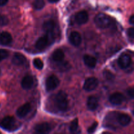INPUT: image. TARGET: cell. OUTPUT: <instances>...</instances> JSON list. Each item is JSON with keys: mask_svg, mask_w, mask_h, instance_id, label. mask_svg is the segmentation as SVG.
Here are the masks:
<instances>
[{"mask_svg": "<svg viewBox=\"0 0 134 134\" xmlns=\"http://www.w3.org/2000/svg\"><path fill=\"white\" fill-rule=\"evenodd\" d=\"M34 65L35 68L41 70L43 68L44 64L40 58H35L34 60Z\"/></svg>", "mask_w": 134, "mask_h": 134, "instance_id": "603a6c76", "label": "cell"}, {"mask_svg": "<svg viewBox=\"0 0 134 134\" xmlns=\"http://www.w3.org/2000/svg\"><path fill=\"white\" fill-rule=\"evenodd\" d=\"M99 84L98 79L95 77H89L85 81L84 84V89L86 91H92L97 88Z\"/></svg>", "mask_w": 134, "mask_h": 134, "instance_id": "8992f818", "label": "cell"}, {"mask_svg": "<svg viewBox=\"0 0 134 134\" xmlns=\"http://www.w3.org/2000/svg\"><path fill=\"white\" fill-rule=\"evenodd\" d=\"M98 99L94 96H92L88 98L87 100V107L90 111H94L98 107Z\"/></svg>", "mask_w": 134, "mask_h": 134, "instance_id": "e0dca14e", "label": "cell"}, {"mask_svg": "<svg viewBox=\"0 0 134 134\" xmlns=\"http://www.w3.org/2000/svg\"><path fill=\"white\" fill-rule=\"evenodd\" d=\"M13 41L11 35L9 32L3 31L0 34V44L3 46L9 45Z\"/></svg>", "mask_w": 134, "mask_h": 134, "instance_id": "4fadbf2b", "label": "cell"}, {"mask_svg": "<svg viewBox=\"0 0 134 134\" xmlns=\"http://www.w3.org/2000/svg\"><path fill=\"white\" fill-rule=\"evenodd\" d=\"M95 23L99 28H107L111 26V19L107 14L104 13H99L96 16Z\"/></svg>", "mask_w": 134, "mask_h": 134, "instance_id": "7a4b0ae2", "label": "cell"}, {"mask_svg": "<svg viewBox=\"0 0 134 134\" xmlns=\"http://www.w3.org/2000/svg\"><path fill=\"white\" fill-rule=\"evenodd\" d=\"M75 20L78 24H85L88 20V14L85 10H81L76 14Z\"/></svg>", "mask_w": 134, "mask_h": 134, "instance_id": "ba28073f", "label": "cell"}, {"mask_svg": "<svg viewBox=\"0 0 134 134\" xmlns=\"http://www.w3.org/2000/svg\"><path fill=\"white\" fill-rule=\"evenodd\" d=\"M8 22H9V21H8V19L7 17H5V16L0 14V26H5V25L7 24Z\"/></svg>", "mask_w": 134, "mask_h": 134, "instance_id": "484cf974", "label": "cell"}, {"mask_svg": "<svg viewBox=\"0 0 134 134\" xmlns=\"http://www.w3.org/2000/svg\"><path fill=\"white\" fill-rule=\"evenodd\" d=\"M8 2V0H0V6L5 5Z\"/></svg>", "mask_w": 134, "mask_h": 134, "instance_id": "f1b7e54d", "label": "cell"}, {"mask_svg": "<svg viewBox=\"0 0 134 134\" xmlns=\"http://www.w3.org/2000/svg\"><path fill=\"white\" fill-rule=\"evenodd\" d=\"M34 80L32 76L27 75H26L22 79L21 85H22V88L24 89H25V90H29V89L31 88L32 86L34 85Z\"/></svg>", "mask_w": 134, "mask_h": 134, "instance_id": "5bb4252c", "label": "cell"}, {"mask_svg": "<svg viewBox=\"0 0 134 134\" xmlns=\"http://www.w3.org/2000/svg\"><path fill=\"white\" fill-rule=\"evenodd\" d=\"M0 126L5 130L12 131L17 128V123L14 117L7 116L1 120L0 122Z\"/></svg>", "mask_w": 134, "mask_h": 134, "instance_id": "3957f363", "label": "cell"}, {"mask_svg": "<svg viewBox=\"0 0 134 134\" xmlns=\"http://www.w3.org/2000/svg\"><path fill=\"white\" fill-rule=\"evenodd\" d=\"M60 80L56 76L52 75L46 81V89L47 91H52L56 89L60 85Z\"/></svg>", "mask_w": 134, "mask_h": 134, "instance_id": "277c9868", "label": "cell"}, {"mask_svg": "<svg viewBox=\"0 0 134 134\" xmlns=\"http://www.w3.org/2000/svg\"><path fill=\"white\" fill-rule=\"evenodd\" d=\"M54 101L56 107L59 111H62V112L67 111L69 102H68L67 94L64 92L60 91L57 94H56Z\"/></svg>", "mask_w": 134, "mask_h": 134, "instance_id": "6da1fadb", "label": "cell"}, {"mask_svg": "<svg viewBox=\"0 0 134 134\" xmlns=\"http://www.w3.org/2000/svg\"><path fill=\"white\" fill-rule=\"evenodd\" d=\"M79 127V120L78 119H75L71 122L70 124V127H69V130L71 132H77V130H78Z\"/></svg>", "mask_w": 134, "mask_h": 134, "instance_id": "7402d4cb", "label": "cell"}, {"mask_svg": "<svg viewBox=\"0 0 134 134\" xmlns=\"http://www.w3.org/2000/svg\"><path fill=\"white\" fill-rule=\"evenodd\" d=\"M127 35L129 37L130 39H131L132 41L133 40L134 38V28L133 27H130L128 30L127 31Z\"/></svg>", "mask_w": 134, "mask_h": 134, "instance_id": "4316f807", "label": "cell"}, {"mask_svg": "<svg viewBox=\"0 0 134 134\" xmlns=\"http://www.w3.org/2000/svg\"><path fill=\"white\" fill-rule=\"evenodd\" d=\"M8 56H9V52L7 50L0 49V62H1L4 59L7 58Z\"/></svg>", "mask_w": 134, "mask_h": 134, "instance_id": "cb8c5ba5", "label": "cell"}, {"mask_svg": "<svg viewBox=\"0 0 134 134\" xmlns=\"http://www.w3.org/2000/svg\"><path fill=\"white\" fill-rule=\"evenodd\" d=\"M56 24L53 20H47L43 24V30L47 33V35H52L55 29Z\"/></svg>", "mask_w": 134, "mask_h": 134, "instance_id": "9a60e30c", "label": "cell"}, {"mask_svg": "<svg viewBox=\"0 0 134 134\" xmlns=\"http://www.w3.org/2000/svg\"><path fill=\"white\" fill-rule=\"evenodd\" d=\"M52 59L56 62H61L64 59L65 55L61 49H57L52 54Z\"/></svg>", "mask_w": 134, "mask_h": 134, "instance_id": "ffe728a7", "label": "cell"}, {"mask_svg": "<svg viewBox=\"0 0 134 134\" xmlns=\"http://www.w3.org/2000/svg\"><path fill=\"white\" fill-rule=\"evenodd\" d=\"M124 99H125V98H124V95L119 92L114 93L109 97L110 102L112 104L116 105L122 104L124 101Z\"/></svg>", "mask_w": 134, "mask_h": 134, "instance_id": "30bf717a", "label": "cell"}, {"mask_svg": "<svg viewBox=\"0 0 134 134\" xmlns=\"http://www.w3.org/2000/svg\"><path fill=\"white\" fill-rule=\"evenodd\" d=\"M48 1H49L51 3H56L57 2V1H58L59 0H48Z\"/></svg>", "mask_w": 134, "mask_h": 134, "instance_id": "4dcf8cb0", "label": "cell"}, {"mask_svg": "<svg viewBox=\"0 0 134 134\" xmlns=\"http://www.w3.org/2000/svg\"><path fill=\"white\" fill-rule=\"evenodd\" d=\"M49 39L50 38L47 35H44L39 38L35 43V47L37 49L40 50V51L44 49L49 43Z\"/></svg>", "mask_w": 134, "mask_h": 134, "instance_id": "7c38bea8", "label": "cell"}, {"mask_svg": "<svg viewBox=\"0 0 134 134\" xmlns=\"http://www.w3.org/2000/svg\"><path fill=\"white\" fill-rule=\"evenodd\" d=\"M44 0H34V7L36 10H41L44 6Z\"/></svg>", "mask_w": 134, "mask_h": 134, "instance_id": "44dd1931", "label": "cell"}, {"mask_svg": "<svg viewBox=\"0 0 134 134\" xmlns=\"http://www.w3.org/2000/svg\"><path fill=\"white\" fill-rule=\"evenodd\" d=\"M84 62L85 65L90 68H94L96 65L97 60L93 56H90V55H85L83 58Z\"/></svg>", "mask_w": 134, "mask_h": 134, "instance_id": "d6986e66", "label": "cell"}, {"mask_svg": "<svg viewBox=\"0 0 134 134\" xmlns=\"http://www.w3.org/2000/svg\"><path fill=\"white\" fill-rule=\"evenodd\" d=\"M26 62V58L25 57V56H24L22 54L18 53V52L14 54L12 58V62L16 65H23Z\"/></svg>", "mask_w": 134, "mask_h": 134, "instance_id": "2e32d148", "label": "cell"}, {"mask_svg": "<svg viewBox=\"0 0 134 134\" xmlns=\"http://www.w3.org/2000/svg\"><path fill=\"white\" fill-rule=\"evenodd\" d=\"M71 44L75 47H79L82 43V37L80 34L77 31H73L71 33L69 37Z\"/></svg>", "mask_w": 134, "mask_h": 134, "instance_id": "9c48e42d", "label": "cell"}, {"mask_svg": "<svg viewBox=\"0 0 134 134\" xmlns=\"http://www.w3.org/2000/svg\"><path fill=\"white\" fill-rule=\"evenodd\" d=\"M98 126V123L97 122H94L92 124L91 126L89 127L88 129V133H94V132L96 131V130Z\"/></svg>", "mask_w": 134, "mask_h": 134, "instance_id": "d4e9b609", "label": "cell"}, {"mask_svg": "<svg viewBox=\"0 0 134 134\" xmlns=\"http://www.w3.org/2000/svg\"><path fill=\"white\" fill-rule=\"evenodd\" d=\"M31 109V105L30 103H27L25 104L22 105V106L19 107L17 109L16 115L19 118L22 119V118L25 117L30 112Z\"/></svg>", "mask_w": 134, "mask_h": 134, "instance_id": "52a82bcc", "label": "cell"}, {"mask_svg": "<svg viewBox=\"0 0 134 134\" xmlns=\"http://www.w3.org/2000/svg\"><path fill=\"white\" fill-rule=\"evenodd\" d=\"M132 58L129 54H122L118 60V64L122 69H126V68H130L132 65Z\"/></svg>", "mask_w": 134, "mask_h": 134, "instance_id": "5b68a950", "label": "cell"}, {"mask_svg": "<svg viewBox=\"0 0 134 134\" xmlns=\"http://www.w3.org/2000/svg\"><path fill=\"white\" fill-rule=\"evenodd\" d=\"M129 22H130V24H132V25L134 24V16L133 15L131 16L130 18Z\"/></svg>", "mask_w": 134, "mask_h": 134, "instance_id": "f546056e", "label": "cell"}, {"mask_svg": "<svg viewBox=\"0 0 134 134\" xmlns=\"http://www.w3.org/2000/svg\"><path fill=\"white\" fill-rule=\"evenodd\" d=\"M127 94L130 98H133L134 97V90L133 88H130L129 89L127 90Z\"/></svg>", "mask_w": 134, "mask_h": 134, "instance_id": "83f0119b", "label": "cell"}, {"mask_svg": "<svg viewBox=\"0 0 134 134\" xmlns=\"http://www.w3.org/2000/svg\"><path fill=\"white\" fill-rule=\"evenodd\" d=\"M35 132L39 133H47L51 131V125L47 122H43L37 124L34 128Z\"/></svg>", "mask_w": 134, "mask_h": 134, "instance_id": "8fae6325", "label": "cell"}, {"mask_svg": "<svg viewBox=\"0 0 134 134\" xmlns=\"http://www.w3.org/2000/svg\"><path fill=\"white\" fill-rule=\"evenodd\" d=\"M117 120L120 125L126 126L130 123L131 117L127 114H119L117 116Z\"/></svg>", "mask_w": 134, "mask_h": 134, "instance_id": "ac0fdd59", "label": "cell"}]
</instances>
